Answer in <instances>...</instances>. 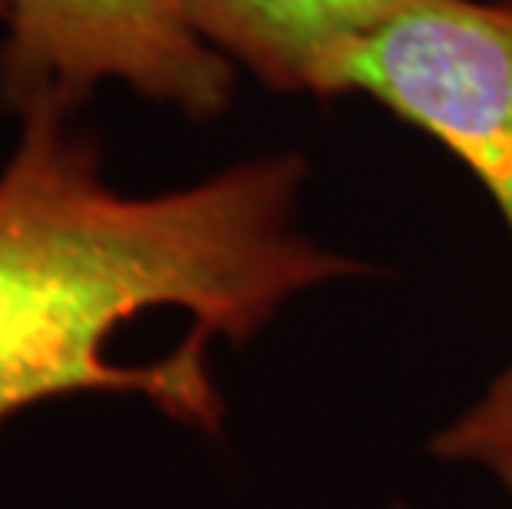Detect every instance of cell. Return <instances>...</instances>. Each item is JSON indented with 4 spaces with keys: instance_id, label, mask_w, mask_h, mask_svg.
Listing matches in <instances>:
<instances>
[{
    "instance_id": "cell-1",
    "label": "cell",
    "mask_w": 512,
    "mask_h": 509,
    "mask_svg": "<svg viewBox=\"0 0 512 509\" xmlns=\"http://www.w3.org/2000/svg\"><path fill=\"white\" fill-rule=\"evenodd\" d=\"M17 119L0 169V427L50 400L126 394L219 440L209 341L252 344L298 298L370 272L304 225L311 169L294 149L129 196L70 113Z\"/></svg>"
},
{
    "instance_id": "cell-2",
    "label": "cell",
    "mask_w": 512,
    "mask_h": 509,
    "mask_svg": "<svg viewBox=\"0 0 512 509\" xmlns=\"http://www.w3.org/2000/svg\"><path fill=\"white\" fill-rule=\"evenodd\" d=\"M328 96H367L450 149L512 242V0H403L347 43Z\"/></svg>"
},
{
    "instance_id": "cell-3",
    "label": "cell",
    "mask_w": 512,
    "mask_h": 509,
    "mask_svg": "<svg viewBox=\"0 0 512 509\" xmlns=\"http://www.w3.org/2000/svg\"><path fill=\"white\" fill-rule=\"evenodd\" d=\"M0 103L76 113L106 83L205 123L235 100L238 67L199 37L179 0H7Z\"/></svg>"
},
{
    "instance_id": "cell-4",
    "label": "cell",
    "mask_w": 512,
    "mask_h": 509,
    "mask_svg": "<svg viewBox=\"0 0 512 509\" xmlns=\"http://www.w3.org/2000/svg\"><path fill=\"white\" fill-rule=\"evenodd\" d=\"M403 0H179L238 70L278 93L328 96L337 57Z\"/></svg>"
},
{
    "instance_id": "cell-5",
    "label": "cell",
    "mask_w": 512,
    "mask_h": 509,
    "mask_svg": "<svg viewBox=\"0 0 512 509\" xmlns=\"http://www.w3.org/2000/svg\"><path fill=\"white\" fill-rule=\"evenodd\" d=\"M427 453L450 467L489 476L512 500V357L483 394L433 433Z\"/></svg>"
},
{
    "instance_id": "cell-6",
    "label": "cell",
    "mask_w": 512,
    "mask_h": 509,
    "mask_svg": "<svg viewBox=\"0 0 512 509\" xmlns=\"http://www.w3.org/2000/svg\"><path fill=\"white\" fill-rule=\"evenodd\" d=\"M380 509H410V506H403V503H390V506H380Z\"/></svg>"
},
{
    "instance_id": "cell-7",
    "label": "cell",
    "mask_w": 512,
    "mask_h": 509,
    "mask_svg": "<svg viewBox=\"0 0 512 509\" xmlns=\"http://www.w3.org/2000/svg\"><path fill=\"white\" fill-rule=\"evenodd\" d=\"M4 14H7V0H0V20H4Z\"/></svg>"
}]
</instances>
